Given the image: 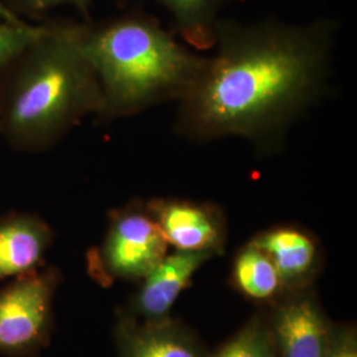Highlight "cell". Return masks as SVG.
Wrapping results in <instances>:
<instances>
[{
	"mask_svg": "<svg viewBox=\"0 0 357 357\" xmlns=\"http://www.w3.org/2000/svg\"><path fill=\"white\" fill-rule=\"evenodd\" d=\"M336 26L221 19L216 52L178 101L176 130L195 142L238 137L258 151L278 149L286 132L327 89Z\"/></svg>",
	"mask_w": 357,
	"mask_h": 357,
	"instance_id": "cell-1",
	"label": "cell"
},
{
	"mask_svg": "<svg viewBox=\"0 0 357 357\" xmlns=\"http://www.w3.org/2000/svg\"><path fill=\"white\" fill-rule=\"evenodd\" d=\"M102 107L101 85L75 23L44 24L38 38L0 69V135L13 150H50Z\"/></svg>",
	"mask_w": 357,
	"mask_h": 357,
	"instance_id": "cell-2",
	"label": "cell"
},
{
	"mask_svg": "<svg viewBox=\"0 0 357 357\" xmlns=\"http://www.w3.org/2000/svg\"><path fill=\"white\" fill-rule=\"evenodd\" d=\"M81 50L102 90L103 121L130 116L159 103L178 102L191 90L205 57L185 48L147 15L101 26L78 24Z\"/></svg>",
	"mask_w": 357,
	"mask_h": 357,
	"instance_id": "cell-3",
	"label": "cell"
},
{
	"mask_svg": "<svg viewBox=\"0 0 357 357\" xmlns=\"http://www.w3.org/2000/svg\"><path fill=\"white\" fill-rule=\"evenodd\" d=\"M53 284L54 273L38 268L0 291V354H24L43 342L51 319Z\"/></svg>",
	"mask_w": 357,
	"mask_h": 357,
	"instance_id": "cell-4",
	"label": "cell"
},
{
	"mask_svg": "<svg viewBox=\"0 0 357 357\" xmlns=\"http://www.w3.org/2000/svg\"><path fill=\"white\" fill-rule=\"evenodd\" d=\"M168 243L149 211L126 208L110 218L97 264L109 275L144 278L167 255Z\"/></svg>",
	"mask_w": 357,
	"mask_h": 357,
	"instance_id": "cell-5",
	"label": "cell"
},
{
	"mask_svg": "<svg viewBox=\"0 0 357 357\" xmlns=\"http://www.w3.org/2000/svg\"><path fill=\"white\" fill-rule=\"evenodd\" d=\"M168 243L176 250L217 252L224 227L215 208L181 200H156L147 206Z\"/></svg>",
	"mask_w": 357,
	"mask_h": 357,
	"instance_id": "cell-6",
	"label": "cell"
},
{
	"mask_svg": "<svg viewBox=\"0 0 357 357\" xmlns=\"http://www.w3.org/2000/svg\"><path fill=\"white\" fill-rule=\"evenodd\" d=\"M53 241L51 227L32 213L0 216V281L38 268Z\"/></svg>",
	"mask_w": 357,
	"mask_h": 357,
	"instance_id": "cell-7",
	"label": "cell"
},
{
	"mask_svg": "<svg viewBox=\"0 0 357 357\" xmlns=\"http://www.w3.org/2000/svg\"><path fill=\"white\" fill-rule=\"evenodd\" d=\"M331 331L310 298H298L280 308L274 336L282 357H326Z\"/></svg>",
	"mask_w": 357,
	"mask_h": 357,
	"instance_id": "cell-8",
	"label": "cell"
},
{
	"mask_svg": "<svg viewBox=\"0 0 357 357\" xmlns=\"http://www.w3.org/2000/svg\"><path fill=\"white\" fill-rule=\"evenodd\" d=\"M213 252L176 250L167 255L144 277L138 307L149 318L165 317L193 274L209 259Z\"/></svg>",
	"mask_w": 357,
	"mask_h": 357,
	"instance_id": "cell-9",
	"label": "cell"
},
{
	"mask_svg": "<svg viewBox=\"0 0 357 357\" xmlns=\"http://www.w3.org/2000/svg\"><path fill=\"white\" fill-rule=\"evenodd\" d=\"M250 243L268 255L281 281H294L305 275L317 258V246L312 238L295 228L268 230Z\"/></svg>",
	"mask_w": 357,
	"mask_h": 357,
	"instance_id": "cell-10",
	"label": "cell"
},
{
	"mask_svg": "<svg viewBox=\"0 0 357 357\" xmlns=\"http://www.w3.org/2000/svg\"><path fill=\"white\" fill-rule=\"evenodd\" d=\"M169 13L181 38L196 50H211L216 43L220 13L229 0H155Z\"/></svg>",
	"mask_w": 357,
	"mask_h": 357,
	"instance_id": "cell-11",
	"label": "cell"
},
{
	"mask_svg": "<svg viewBox=\"0 0 357 357\" xmlns=\"http://www.w3.org/2000/svg\"><path fill=\"white\" fill-rule=\"evenodd\" d=\"M121 351L123 357H200L188 337L167 326L125 327Z\"/></svg>",
	"mask_w": 357,
	"mask_h": 357,
	"instance_id": "cell-12",
	"label": "cell"
},
{
	"mask_svg": "<svg viewBox=\"0 0 357 357\" xmlns=\"http://www.w3.org/2000/svg\"><path fill=\"white\" fill-rule=\"evenodd\" d=\"M234 280L243 293L255 299L273 296L282 282L268 255L252 243L243 248L236 258Z\"/></svg>",
	"mask_w": 357,
	"mask_h": 357,
	"instance_id": "cell-13",
	"label": "cell"
},
{
	"mask_svg": "<svg viewBox=\"0 0 357 357\" xmlns=\"http://www.w3.org/2000/svg\"><path fill=\"white\" fill-rule=\"evenodd\" d=\"M271 354V335L261 324L255 323L248 326L212 357H268Z\"/></svg>",
	"mask_w": 357,
	"mask_h": 357,
	"instance_id": "cell-14",
	"label": "cell"
},
{
	"mask_svg": "<svg viewBox=\"0 0 357 357\" xmlns=\"http://www.w3.org/2000/svg\"><path fill=\"white\" fill-rule=\"evenodd\" d=\"M43 26H16L0 19V69L38 38Z\"/></svg>",
	"mask_w": 357,
	"mask_h": 357,
	"instance_id": "cell-15",
	"label": "cell"
},
{
	"mask_svg": "<svg viewBox=\"0 0 357 357\" xmlns=\"http://www.w3.org/2000/svg\"><path fill=\"white\" fill-rule=\"evenodd\" d=\"M91 0H6V6L16 13L36 16L61 4H72L84 13H88Z\"/></svg>",
	"mask_w": 357,
	"mask_h": 357,
	"instance_id": "cell-16",
	"label": "cell"
},
{
	"mask_svg": "<svg viewBox=\"0 0 357 357\" xmlns=\"http://www.w3.org/2000/svg\"><path fill=\"white\" fill-rule=\"evenodd\" d=\"M326 357H357L355 332L345 330L331 333Z\"/></svg>",
	"mask_w": 357,
	"mask_h": 357,
	"instance_id": "cell-17",
	"label": "cell"
},
{
	"mask_svg": "<svg viewBox=\"0 0 357 357\" xmlns=\"http://www.w3.org/2000/svg\"><path fill=\"white\" fill-rule=\"evenodd\" d=\"M0 19L7 22V23H11V24H16V26H22V24H26V22L17 16L16 13H13L1 0H0Z\"/></svg>",
	"mask_w": 357,
	"mask_h": 357,
	"instance_id": "cell-18",
	"label": "cell"
},
{
	"mask_svg": "<svg viewBox=\"0 0 357 357\" xmlns=\"http://www.w3.org/2000/svg\"><path fill=\"white\" fill-rule=\"evenodd\" d=\"M268 357H277V356H275V355H274V354H271V355H270V356H268Z\"/></svg>",
	"mask_w": 357,
	"mask_h": 357,
	"instance_id": "cell-19",
	"label": "cell"
}]
</instances>
